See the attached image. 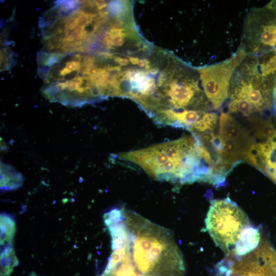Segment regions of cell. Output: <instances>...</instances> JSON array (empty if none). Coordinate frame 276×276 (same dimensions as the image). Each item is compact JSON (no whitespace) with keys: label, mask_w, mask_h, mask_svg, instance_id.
<instances>
[{"label":"cell","mask_w":276,"mask_h":276,"mask_svg":"<svg viewBox=\"0 0 276 276\" xmlns=\"http://www.w3.org/2000/svg\"><path fill=\"white\" fill-rule=\"evenodd\" d=\"M104 221L112 252L143 276H182L183 256L170 230L131 210L113 209Z\"/></svg>","instance_id":"6da1fadb"},{"label":"cell","mask_w":276,"mask_h":276,"mask_svg":"<svg viewBox=\"0 0 276 276\" xmlns=\"http://www.w3.org/2000/svg\"><path fill=\"white\" fill-rule=\"evenodd\" d=\"M118 9L116 1L56 2L39 19L42 50L60 53L100 51Z\"/></svg>","instance_id":"7a4b0ae2"},{"label":"cell","mask_w":276,"mask_h":276,"mask_svg":"<svg viewBox=\"0 0 276 276\" xmlns=\"http://www.w3.org/2000/svg\"><path fill=\"white\" fill-rule=\"evenodd\" d=\"M38 72L43 95L53 102L81 107L101 100L95 83V54L60 53L41 50Z\"/></svg>","instance_id":"3957f363"},{"label":"cell","mask_w":276,"mask_h":276,"mask_svg":"<svg viewBox=\"0 0 276 276\" xmlns=\"http://www.w3.org/2000/svg\"><path fill=\"white\" fill-rule=\"evenodd\" d=\"M205 224L216 246L226 254L244 255L261 240L259 229L251 225L246 214L228 196L211 200Z\"/></svg>","instance_id":"277c9868"},{"label":"cell","mask_w":276,"mask_h":276,"mask_svg":"<svg viewBox=\"0 0 276 276\" xmlns=\"http://www.w3.org/2000/svg\"><path fill=\"white\" fill-rule=\"evenodd\" d=\"M257 66L247 61L243 67L249 78L231 80L229 89L227 113L245 118L250 127L260 120L276 118L275 81L272 77L262 76Z\"/></svg>","instance_id":"5b68a950"},{"label":"cell","mask_w":276,"mask_h":276,"mask_svg":"<svg viewBox=\"0 0 276 276\" xmlns=\"http://www.w3.org/2000/svg\"><path fill=\"white\" fill-rule=\"evenodd\" d=\"M245 56L243 49L231 59L207 67L196 68L204 93L214 109H219L229 95V82L236 67Z\"/></svg>","instance_id":"8992f818"},{"label":"cell","mask_w":276,"mask_h":276,"mask_svg":"<svg viewBox=\"0 0 276 276\" xmlns=\"http://www.w3.org/2000/svg\"><path fill=\"white\" fill-rule=\"evenodd\" d=\"M254 166L276 184V139L256 143Z\"/></svg>","instance_id":"52a82bcc"},{"label":"cell","mask_w":276,"mask_h":276,"mask_svg":"<svg viewBox=\"0 0 276 276\" xmlns=\"http://www.w3.org/2000/svg\"><path fill=\"white\" fill-rule=\"evenodd\" d=\"M218 135L233 140L245 147L252 150L255 145L249 131L229 114L222 112L219 119Z\"/></svg>","instance_id":"ba28073f"},{"label":"cell","mask_w":276,"mask_h":276,"mask_svg":"<svg viewBox=\"0 0 276 276\" xmlns=\"http://www.w3.org/2000/svg\"><path fill=\"white\" fill-rule=\"evenodd\" d=\"M22 175L12 166L1 163V190L2 191H13L22 186Z\"/></svg>","instance_id":"9c48e42d"},{"label":"cell","mask_w":276,"mask_h":276,"mask_svg":"<svg viewBox=\"0 0 276 276\" xmlns=\"http://www.w3.org/2000/svg\"><path fill=\"white\" fill-rule=\"evenodd\" d=\"M100 276H143L129 262L123 259H109L104 272Z\"/></svg>","instance_id":"30bf717a"},{"label":"cell","mask_w":276,"mask_h":276,"mask_svg":"<svg viewBox=\"0 0 276 276\" xmlns=\"http://www.w3.org/2000/svg\"><path fill=\"white\" fill-rule=\"evenodd\" d=\"M1 276H9L18 260L12 245L1 247Z\"/></svg>","instance_id":"8fae6325"},{"label":"cell","mask_w":276,"mask_h":276,"mask_svg":"<svg viewBox=\"0 0 276 276\" xmlns=\"http://www.w3.org/2000/svg\"><path fill=\"white\" fill-rule=\"evenodd\" d=\"M15 232L14 218L7 214L1 215V247L12 245Z\"/></svg>","instance_id":"7c38bea8"},{"label":"cell","mask_w":276,"mask_h":276,"mask_svg":"<svg viewBox=\"0 0 276 276\" xmlns=\"http://www.w3.org/2000/svg\"><path fill=\"white\" fill-rule=\"evenodd\" d=\"M257 36L258 40L262 45L274 47L276 45V24L262 26Z\"/></svg>","instance_id":"4fadbf2b"},{"label":"cell","mask_w":276,"mask_h":276,"mask_svg":"<svg viewBox=\"0 0 276 276\" xmlns=\"http://www.w3.org/2000/svg\"><path fill=\"white\" fill-rule=\"evenodd\" d=\"M258 70L262 76L268 77L276 72V53L271 56L268 59L264 60L261 64L258 65Z\"/></svg>","instance_id":"5bb4252c"},{"label":"cell","mask_w":276,"mask_h":276,"mask_svg":"<svg viewBox=\"0 0 276 276\" xmlns=\"http://www.w3.org/2000/svg\"><path fill=\"white\" fill-rule=\"evenodd\" d=\"M96 68H97V58H96ZM95 82H96V74H95ZM97 87V86H96ZM98 89V88H97Z\"/></svg>","instance_id":"9a60e30c"},{"label":"cell","mask_w":276,"mask_h":276,"mask_svg":"<svg viewBox=\"0 0 276 276\" xmlns=\"http://www.w3.org/2000/svg\"><path fill=\"white\" fill-rule=\"evenodd\" d=\"M274 52L276 53V49L274 50Z\"/></svg>","instance_id":"2e32d148"},{"label":"cell","mask_w":276,"mask_h":276,"mask_svg":"<svg viewBox=\"0 0 276 276\" xmlns=\"http://www.w3.org/2000/svg\"><path fill=\"white\" fill-rule=\"evenodd\" d=\"M31 276H36V275H32Z\"/></svg>","instance_id":"e0dca14e"}]
</instances>
